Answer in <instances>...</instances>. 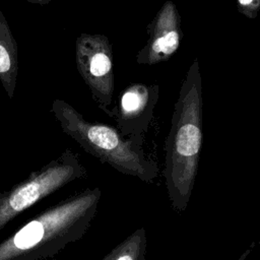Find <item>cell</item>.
Returning a JSON list of instances; mask_svg holds the SVG:
<instances>
[{"instance_id": "cell-1", "label": "cell", "mask_w": 260, "mask_h": 260, "mask_svg": "<svg viewBox=\"0 0 260 260\" xmlns=\"http://www.w3.org/2000/svg\"><path fill=\"white\" fill-rule=\"evenodd\" d=\"M102 196L87 188L51 205L0 243V260H49L88 231Z\"/></svg>"}, {"instance_id": "cell-2", "label": "cell", "mask_w": 260, "mask_h": 260, "mask_svg": "<svg viewBox=\"0 0 260 260\" xmlns=\"http://www.w3.org/2000/svg\"><path fill=\"white\" fill-rule=\"evenodd\" d=\"M202 144V86L195 59L181 85L166 142L164 176L178 212L186 210L194 188Z\"/></svg>"}, {"instance_id": "cell-3", "label": "cell", "mask_w": 260, "mask_h": 260, "mask_svg": "<svg viewBox=\"0 0 260 260\" xmlns=\"http://www.w3.org/2000/svg\"><path fill=\"white\" fill-rule=\"evenodd\" d=\"M51 112L62 131L102 162L144 182L155 179L156 165L145 156L136 142L125 139L114 127L87 121L71 105L60 99L53 101Z\"/></svg>"}, {"instance_id": "cell-4", "label": "cell", "mask_w": 260, "mask_h": 260, "mask_svg": "<svg viewBox=\"0 0 260 260\" xmlns=\"http://www.w3.org/2000/svg\"><path fill=\"white\" fill-rule=\"evenodd\" d=\"M85 175L78 155L70 148L65 149L26 179L0 193V231L18 214Z\"/></svg>"}, {"instance_id": "cell-5", "label": "cell", "mask_w": 260, "mask_h": 260, "mask_svg": "<svg viewBox=\"0 0 260 260\" xmlns=\"http://www.w3.org/2000/svg\"><path fill=\"white\" fill-rule=\"evenodd\" d=\"M77 70L99 107L108 113L114 93L113 52L104 35L81 34L75 42Z\"/></svg>"}, {"instance_id": "cell-6", "label": "cell", "mask_w": 260, "mask_h": 260, "mask_svg": "<svg viewBox=\"0 0 260 260\" xmlns=\"http://www.w3.org/2000/svg\"><path fill=\"white\" fill-rule=\"evenodd\" d=\"M148 39L136 56L140 64L152 65L170 58L181 42L180 16L176 5L167 1L147 27Z\"/></svg>"}, {"instance_id": "cell-7", "label": "cell", "mask_w": 260, "mask_h": 260, "mask_svg": "<svg viewBox=\"0 0 260 260\" xmlns=\"http://www.w3.org/2000/svg\"><path fill=\"white\" fill-rule=\"evenodd\" d=\"M17 72V43L0 9V81L9 99L14 95Z\"/></svg>"}, {"instance_id": "cell-8", "label": "cell", "mask_w": 260, "mask_h": 260, "mask_svg": "<svg viewBox=\"0 0 260 260\" xmlns=\"http://www.w3.org/2000/svg\"><path fill=\"white\" fill-rule=\"evenodd\" d=\"M150 106V89L144 84H132L126 88L119 101L116 119L122 128L126 122L137 118Z\"/></svg>"}, {"instance_id": "cell-9", "label": "cell", "mask_w": 260, "mask_h": 260, "mask_svg": "<svg viewBox=\"0 0 260 260\" xmlns=\"http://www.w3.org/2000/svg\"><path fill=\"white\" fill-rule=\"evenodd\" d=\"M145 230L139 228L116 246L102 260H145Z\"/></svg>"}, {"instance_id": "cell-10", "label": "cell", "mask_w": 260, "mask_h": 260, "mask_svg": "<svg viewBox=\"0 0 260 260\" xmlns=\"http://www.w3.org/2000/svg\"><path fill=\"white\" fill-rule=\"evenodd\" d=\"M240 13L249 18H255L260 9V0H236Z\"/></svg>"}, {"instance_id": "cell-11", "label": "cell", "mask_w": 260, "mask_h": 260, "mask_svg": "<svg viewBox=\"0 0 260 260\" xmlns=\"http://www.w3.org/2000/svg\"><path fill=\"white\" fill-rule=\"evenodd\" d=\"M30 4H39V5H46L51 2V0H26Z\"/></svg>"}]
</instances>
